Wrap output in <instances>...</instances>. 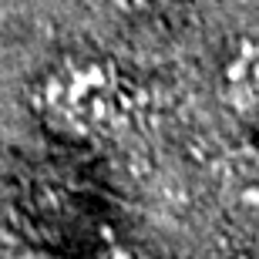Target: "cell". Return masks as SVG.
<instances>
[{"instance_id":"cell-2","label":"cell","mask_w":259,"mask_h":259,"mask_svg":"<svg viewBox=\"0 0 259 259\" xmlns=\"http://www.w3.org/2000/svg\"><path fill=\"white\" fill-rule=\"evenodd\" d=\"M219 209L242 232L259 236V145L232 152L219 165Z\"/></svg>"},{"instance_id":"cell-4","label":"cell","mask_w":259,"mask_h":259,"mask_svg":"<svg viewBox=\"0 0 259 259\" xmlns=\"http://www.w3.org/2000/svg\"><path fill=\"white\" fill-rule=\"evenodd\" d=\"M108 10L115 14H128V17H138V14H158V10L172 7V4H182V0H101Z\"/></svg>"},{"instance_id":"cell-5","label":"cell","mask_w":259,"mask_h":259,"mask_svg":"<svg viewBox=\"0 0 259 259\" xmlns=\"http://www.w3.org/2000/svg\"><path fill=\"white\" fill-rule=\"evenodd\" d=\"M17 259H40V256H17Z\"/></svg>"},{"instance_id":"cell-1","label":"cell","mask_w":259,"mask_h":259,"mask_svg":"<svg viewBox=\"0 0 259 259\" xmlns=\"http://www.w3.org/2000/svg\"><path fill=\"white\" fill-rule=\"evenodd\" d=\"M118 74L105 61L71 58L54 64L37 84V108L54 128L88 135L105 128L118 111Z\"/></svg>"},{"instance_id":"cell-3","label":"cell","mask_w":259,"mask_h":259,"mask_svg":"<svg viewBox=\"0 0 259 259\" xmlns=\"http://www.w3.org/2000/svg\"><path fill=\"white\" fill-rule=\"evenodd\" d=\"M226 95L236 108L259 105V44L246 40L226 67Z\"/></svg>"}]
</instances>
